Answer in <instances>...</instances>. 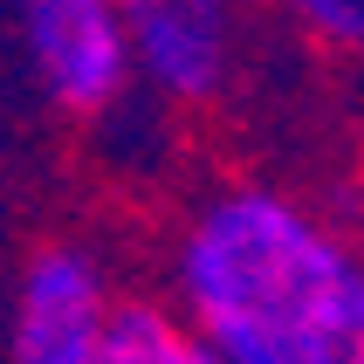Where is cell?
<instances>
[{
    "instance_id": "1",
    "label": "cell",
    "mask_w": 364,
    "mask_h": 364,
    "mask_svg": "<svg viewBox=\"0 0 364 364\" xmlns=\"http://www.w3.org/2000/svg\"><path fill=\"white\" fill-rule=\"evenodd\" d=\"M172 289V316L220 364H364L358 247L282 186L206 193L179 227Z\"/></svg>"
},
{
    "instance_id": "2",
    "label": "cell",
    "mask_w": 364,
    "mask_h": 364,
    "mask_svg": "<svg viewBox=\"0 0 364 364\" xmlns=\"http://www.w3.org/2000/svg\"><path fill=\"white\" fill-rule=\"evenodd\" d=\"M131 82L165 110H200L234 82L241 62V0H117Z\"/></svg>"
},
{
    "instance_id": "3",
    "label": "cell",
    "mask_w": 364,
    "mask_h": 364,
    "mask_svg": "<svg viewBox=\"0 0 364 364\" xmlns=\"http://www.w3.org/2000/svg\"><path fill=\"white\" fill-rule=\"evenodd\" d=\"M14 28L28 48L41 97L69 117H103L131 90L117 0H14Z\"/></svg>"
},
{
    "instance_id": "4",
    "label": "cell",
    "mask_w": 364,
    "mask_h": 364,
    "mask_svg": "<svg viewBox=\"0 0 364 364\" xmlns=\"http://www.w3.org/2000/svg\"><path fill=\"white\" fill-rule=\"evenodd\" d=\"M110 309H117V296H110V275L90 247L76 241L41 247L14 296L7 364H97Z\"/></svg>"
},
{
    "instance_id": "5",
    "label": "cell",
    "mask_w": 364,
    "mask_h": 364,
    "mask_svg": "<svg viewBox=\"0 0 364 364\" xmlns=\"http://www.w3.org/2000/svg\"><path fill=\"white\" fill-rule=\"evenodd\" d=\"M193 358V330L159 303H117L103 330L97 364H186Z\"/></svg>"
},
{
    "instance_id": "6",
    "label": "cell",
    "mask_w": 364,
    "mask_h": 364,
    "mask_svg": "<svg viewBox=\"0 0 364 364\" xmlns=\"http://www.w3.org/2000/svg\"><path fill=\"white\" fill-rule=\"evenodd\" d=\"M282 14L296 21V35L330 48V55L364 62V0H282Z\"/></svg>"
},
{
    "instance_id": "7",
    "label": "cell",
    "mask_w": 364,
    "mask_h": 364,
    "mask_svg": "<svg viewBox=\"0 0 364 364\" xmlns=\"http://www.w3.org/2000/svg\"><path fill=\"white\" fill-rule=\"evenodd\" d=\"M344 234H350V247H358V262H364V193H358V206H350V227H344Z\"/></svg>"
},
{
    "instance_id": "8",
    "label": "cell",
    "mask_w": 364,
    "mask_h": 364,
    "mask_svg": "<svg viewBox=\"0 0 364 364\" xmlns=\"http://www.w3.org/2000/svg\"><path fill=\"white\" fill-rule=\"evenodd\" d=\"M186 364H220V358H213V350H200V344H193V358H186Z\"/></svg>"
}]
</instances>
